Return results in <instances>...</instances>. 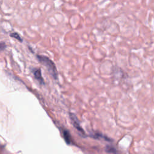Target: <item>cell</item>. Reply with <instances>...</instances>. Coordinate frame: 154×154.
Listing matches in <instances>:
<instances>
[{"label": "cell", "instance_id": "cell-1", "mask_svg": "<svg viewBox=\"0 0 154 154\" xmlns=\"http://www.w3.org/2000/svg\"><path fill=\"white\" fill-rule=\"evenodd\" d=\"M37 58L40 62V63L46 67L52 77L55 79H57L58 78V72L54 63L48 57L42 55H37Z\"/></svg>", "mask_w": 154, "mask_h": 154}, {"label": "cell", "instance_id": "cell-2", "mask_svg": "<svg viewBox=\"0 0 154 154\" xmlns=\"http://www.w3.org/2000/svg\"><path fill=\"white\" fill-rule=\"evenodd\" d=\"M69 114H70V117L72 120V123H73V126L76 128V129L78 131H79V132H81L82 134H84V131H83L82 128L81 127V126L79 125V121H78V119L76 118V116L73 113H70Z\"/></svg>", "mask_w": 154, "mask_h": 154}, {"label": "cell", "instance_id": "cell-3", "mask_svg": "<svg viewBox=\"0 0 154 154\" xmlns=\"http://www.w3.org/2000/svg\"><path fill=\"white\" fill-rule=\"evenodd\" d=\"M33 75L35 77V78L38 81V82L40 84H44V79L42 75V72L40 69H34L32 70Z\"/></svg>", "mask_w": 154, "mask_h": 154}, {"label": "cell", "instance_id": "cell-4", "mask_svg": "<svg viewBox=\"0 0 154 154\" xmlns=\"http://www.w3.org/2000/svg\"><path fill=\"white\" fill-rule=\"evenodd\" d=\"M63 137L64 138L66 141V142L67 144H70L71 143V137H70V134L69 133V132L67 130H63Z\"/></svg>", "mask_w": 154, "mask_h": 154}, {"label": "cell", "instance_id": "cell-5", "mask_svg": "<svg viewBox=\"0 0 154 154\" xmlns=\"http://www.w3.org/2000/svg\"><path fill=\"white\" fill-rule=\"evenodd\" d=\"M106 151L107 152H109V153H112L114 154H116V149L112 147V146H107L106 149H105Z\"/></svg>", "mask_w": 154, "mask_h": 154}, {"label": "cell", "instance_id": "cell-6", "mask_svg": "<svg viewBox=\"0 0 154 154\" xmlns=\"http://www.w3.org/2000/svg\"><path fill=\"white\" fill-rule=\"evenodd\" d=\"M10 36H11V37H14V38H16L17 40H18L20 41V42H22V38L20 37V36L19 35V34H17V33H16V32L11 33V34H10Z\"/></svg>", "mask_w": 154, "mask_h": 154}, {"label": "cell", "instance_id": "cell-7", "mask_svg": "<svg viewBox=\"0 0 154 154\" xmlns=\"http://www.w3.org/2000/svg\"><path fill=\"white\" fill-rule=\"evenodd\" d=\"M6 48V45L4 42H0V52L2 51V50L5 49Z\"/></svg>", "mask_w": 154, "mask_h": 154}]
</instances>
